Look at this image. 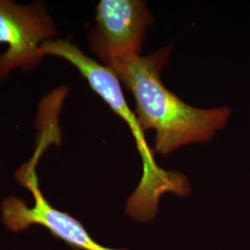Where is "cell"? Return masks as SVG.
I'll return each mask as SVG.
<instances>
[{"instance_id":"1","label":"cell","mask_w":250,"mask_h":250,"mask_svg":"<svg viewBox=\"0 0 250 250\" xmlns=\"http://www.w3.org/2000/svg\"><path fill=\"white\" fill-rule=\"evenodd\" d=\"M170 52L171 47L166 46L147 56L136 54L106 65L133 96L144 131H155V150L161 156L189 144L209 141L231 116L227 107H192L164 85L161 72Z\"/></svg>"},{"instance_id":"2","label":"cell","mask_w":250,"mask_h":250,"mask_svg":"<svg viewBox=\"0 0 250 250\" xmlns=\"http://www.w3.org/2000/svg\"><path fill=\"white\" fill-rule=\"evenodd\" d=\"M40 52L43 56L62 58L73 65L88 82L90 87L129 126L142 159L143 174L138 187L127 200V214L138 222L152 221L157 215L162 195L173 193L179 197L188 196L191 189L188 178L176 171L163 170L155 161L145 131L125 100L121 82L109 67L96 62L69 41L48 40L41 45Z\"/></svg>"},{"instance_id":"3","label":"cell","mask_w":250,"mask_h":250,"mask_svg":"<svg viewBox=\"0 0 250 250\" xmlns=\"http://www.w3.org/2000/svg\"><path fill=\"white\" fill-rule=\"evenodd\" d=\"M39 152H36L32 161L20 168L15 174L19 183L32 193L35 204L28 207L24 200L17 197L5 198L1 203V219L6 228L18 233L33 225H41L72 250H112L99 245L77 219L51 206L39 188L36 170Z\"/></svg>"},{"instance_id":"4","label":"cell","mask_w":250,"mask_h":250,"mask_svg":"<svg viewBox=\"0 0 250 250\" xmlns=\"http://www.w3.org/2000/svg\"><path fill=\"white\" fill-rule=\"evenodd\" d=\"M153 16L141 0H101L96 26L90 33L91 50L106 63L139 54Z\"/></svg>"},{"instance_id":"5","label":"cell","mask_w":250,"mask_h":250,"mask_svg":"<svg viewBox=\"0 0 250 250\" xmlns=\"http://www.w3.org/2000/svg\"><path fill=\"white\" fill-rule=\"evenodd\" d=\"M56 29L43 4L21 6L0 0V43L8 50L0 57V80L12 69H30L42 60L40 46Z\"/></svg>"}]
</instances>
